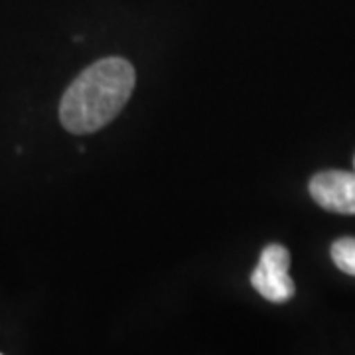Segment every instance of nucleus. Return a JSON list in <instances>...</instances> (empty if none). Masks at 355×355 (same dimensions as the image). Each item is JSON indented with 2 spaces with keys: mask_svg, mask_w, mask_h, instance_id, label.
Here are the masks:
<instances>
[{
  "mask_svg": "<svg viewBox=\"0 0 355 355\" xmlns=\"http://www.w3.org/2000/svg\"><path fill=\"white\" fill-rule=\"evenodd\" d=\"M354 166H355V160H354Z\"/></svg>",
  "mask_w": 355,
  "mask_h": 355,
  "instance_id": "obj_6",
  "label": "nucleus"
},
{
  "mask_svg": "<svg viewBox=\"0 0 355 355\" xmlns=\"http://www.w3.org/2000/svg\"><path fill=\"white\" fill-rule=\"evenodd\" d=\"M331 259L336 266L345 275L355 277V239L354 237H342L331 245Z\"/></svg>",
  "mask_w": 355,
  "mask_h": 355,
  "instance_id": "obj_4",
  "label": "nucleus"
},
{
  "mask_svg": "<svg viewBox=\"0 0 355 355\" xmlns=\"http://www.w3.org/2000/svg\"><path fill=\"white\" fill-rule=\"evenodd\" d=\"M310 196L328 211L355 216V172H320L310 180Z\"/></svg>",
  "mask_w": 355,
  "mask_h": 355,
  "instance_id": "obj_2",
  "label": "nucleus"
},
{
  "mask_svg": "<svg viewBox=\"0 0 355 355\" xmlns=\"http://www.w3.org/2000/svg\"><path fill=\"white\" fill-rule=\"evenodd\" d=\"M259 265L265 266V268H272V270H288L291 266V254H288V249L282 247V245H266L261 253V259H259Z\"/></svg>",
  "mask_w": 355,
  "mask_h": 355,
  "instance_id": "obj_5",
  "label": "nucleus"
},
{
  "mask_svg": "<svg viewBox=\"0 0 355 355\" xmlns=\"http://www.w3.org/2000/svg\"><path fill=\"white\" fill-rule=\"evenodd\" d=\"M253 288L268 302H286L294 296V280L291 279L288 270H272L257 265L251 275Z\"/></svg>",
  "mask_w": 355,
  "mask_h": 355,
  "instance_id": "obj_3",
  "label": "nucleus"
},
{
  "mask_svg": "<svg viewBox=\"0 0 355 355\" xmlns=\"http://www.w3.org/2000/svg\"><path fill=\"white\" fill-rule=\"evenodd\" d=\"M137 83L135 67L123 58H105L83 69L65 89L60 121L73 135L95 132L123 111Z\"/></svg>",
  "mask_w": 355,
  "mask_h": 355,
  "instance_id": "obj_1",
  "label": "nucleus"
}]
</instances>
